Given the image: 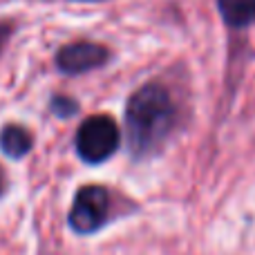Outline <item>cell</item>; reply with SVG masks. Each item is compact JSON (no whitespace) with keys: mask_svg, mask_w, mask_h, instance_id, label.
Returning a JSON list of instances; mask_svg holds the SVG:
<instances>
[{"mask_svg":"<svg viewBox=\"0 0 255 255\" xmlns=\"http://www.w3.org/2000/svg\"><path fill=\"white\" fill-rule=\"evenodd\" d=\"M7 36H9V25H0V47L7 40Z\"/></svg>","mask_w":255,"mask_h":255,"instance_id":"obj_7","label":"cell"},{"mask_svg":"<svg viewBox=\"0 0 255 255\" xmlns=\"http://www.w3.org/2000/svg\"><path fill=\"white\" fill-rule=\"evenodd\" d=\"M217 4L231 27H247L255 22V0H217Z\"/></svg>","mask_w":255,"mask_h":255,"instance_id":"obj_5","label":"cell"},{"mask_svg":"<svg viewBox=\"0 0 255 255\" xmlns=\"http://www.w3.org/2000/svg\"><path fill=\"white\" fill-rule=\"evenodd\" d=\"M4 186H7V179H4V172H2V168H0V195L4 193Z\"/></svg>","mask_w":255,"mask_h":255,"instance_id":"obj_8","label":"cell"},{"mask_svg":"<svg viewBox=\"0 0 255 255\" xmlns=\"http://www.w3.org/2000/svg\"><path fill=\"white\" fill-rule=\"evenodd\" d=\"M108 208H110V199H108V190L101 186H85L76 193L74 204L70 211V224L76 233H94L99 231L108 220Z\"/></svg>","mask_w":255,"mask_h":255,"instance_id":"obj_3","label":"cell"},{"mask_svg":"<svg viewBox=\"0 0 255 255\" xmlns=\"http://www.w3.org/2000/svg\"><path fill=\"white\" fill-rule=\"evenodd\" d=\"M175 108L161 85H143L130 97L126 108L128 141L134 157L152 152L170 132Z\"/></svg>","mask_w":255,"mask_h":255,"instance_id":"obj_1","label":"cell"},{"mask_svg":"<svg viewBox=\"0 0 255 255\" xmlns=\"http://www.w3.org/2000/svg\"><path fill=\"white\" fill-rule=\"evenodd\" d=\"M119 148V128L110 117H90L76 132L79 157L88 163H101Z\"/></svg>","mask_w":255,"mask_h":255,"instance_id":"obj_2","label":"cell"},{"mask_svg":"<svg viewBox=\"0 0 255 255\" xmlns=\"http://www.w3.org/2000/svg\"><path fill=\"white\" fill-rule=\"evenodd\" d=\"M108 61V49L94 43H72L56 56V65L65 74H83L97 70Z\"/></svg>","mask_w":255,"mask_h":255,"instance_id":"obj_4","label":"cell"},{"mask_svg":"<svg viewBox=\"0 0 255 255\" xmlns=\"http://www.w3.org/2000/svg\"><path fill=\"white\" fill-rule=\"evenodd\" d=\"M0 148L7 157H25L31 148V136L25 128L20 126H7L0 132Z\"/></svg>","mask_w":255,"mask_h":255,"instance_id":"obj_6","label":"cell"}]
</instances>
